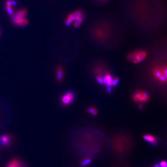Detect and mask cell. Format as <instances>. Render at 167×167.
Here are the masks:
<instances>
[{
  "label": "cell",
  "mask_w": 167,
  "mask_h": 167,
  "mask_svg": "<svg viewBox=\"0 0 167 167\" xmlns=\"http://www.w3.org/2000/svg\"><path fill=\"white\" fill-rule=\"evenodd\" d=\"M12 111L7 102L0 98V129L3 128L11 121Z\"/></svg>",
  "instance_id": "cell-1"
},
{
  "label": "cell",
  "mask_w": 167,
  "mask_h": 167,
  "mask_svg": "<svg viewBox=\"0 0 167 167\" xmlns=\"http://www.w3.org/2000/svg\"><path fill=\"white\" fill-rule=\"evenodd\" d=\"M27 11L25 9H22L15 12L12 15V21L14 25L19 27H23L28 24V22L26 16Z\"/></svg>",
  "instance_id": "cell-2"
},
{
  "label": "cell",
  "mask_w": 167,
  "mask_h": 167,
  "mask_svg": "<svg viewBox=\"0 0 167 167\" xmlns=\"http://www.w3.org/2000/svg\"><path fill=\"white\" fill-rule=\"evenodd\" d=\"M75 93L72 90H67L63 93L59 100L60 105L62 107H66L73 103L75 100Z\"/></svg>",
  "instance_id": "cell-3"
},
{
  "label": "cell",
  "mask_w": 167,
  "mask_h": 167,
  "mask_svg": "<svg viewBox=\"0 0 167 167\" xmlns=\"http://www.w3.org/2000/svg\"><path fill=\"white\" fill-rule=\"evenodd\" d=\"M147 53L144 50H137L131 52L128 55L127 59L134 64H138L145 59L147 57Z\"/></svg>",
  "instance_id": "cell-4"
},
{
  "label": "cell",
  "mask_w": 167,
  "mask_h": 167,
  "mask_svg": "<svg viewBox=\"0 0 167 167\" xmlns=\"http://www.w3.org/2000/svg\"><path fill=\"white\" fill-rule=\"evenodd\" d=\"M132 99L136 102L143 104L149 101L150 96L148 93L145 91L139 90L134 93L132 95Z\"/></svg>",
  "instance_id": "cell-5"
},
{
  "label": "cell",
  "mask_w": 167,
  "mask_h": 167,
  "mask_svg": "<svg viewBox=\"0 0 167 167\" xmlns=\"http://www.w3.org/2000/svg\"><path fill=\"white\" fill-rule=\"evenodd\" d=\"M153 73L155 78L160 82L163 83L166 82L167 78V69L166 67L155 68L153 70Z\"/></svg>",
  "instance_id": "cell-6"
},
{
  "label": "cell",
  "mask_w": 167,
  "mask_h": 167,
  "mask_svg": "<svg viewBox=\"0 0 167 167\" xmlns=\"http://www.w3.org/2000/svg\"><path fill=\"white\" fill-rule=\"evenodd\" d=\"M5 167H27L26 163L17 158H14L9 160Z\"/></svg>",
  "instance_id": "cell-7"
},
{
  "label": "cell",
  "mask_w": 167,
  "mask_h": 167,
  "mask_svg": "<svg viewBox=\"0 0 167 167\" xmlns=\"http://www.w3.org/2000/svg\"><path fill=\"white\" fill-rule=\"evenodd\" d=\"M83 14H84V13L80 10H77L72 12L71 14H69L66 19L65 21L66 25L67 26H69L73 22V21H74L77 18L79 17V16Z\"/></svg>",
  "instance_id": "cell-8"
},
{
  "label": "cell",
  "mask_w": 167,
  "mask_h": 167,
  "mask_svg": "<svg viewBox=\"0 0 167 167\" xmlns=\"http://www.w3.org/2000/svg\"><path fill=\"white\" fill-rule=\"evenodd\" d=\"M12 137L9 134H3L0 135V145L3 146L8 147L12 143Z\"/></svg>",
  "instance_id": "cell-9"
},
{
  "label": "cell",
  "mask_w": 167,
  "mask_h": 167,
  "mask_svg": "<svg viewBox=\"0 0 167 167\" xmlns=\"http://www.w3.org/2000/svg\"><path fill=\"white\" fill-rule=\"evenodd\" d=\"M143 139L152 145H156L158 142V138L153 135L146 134L143 136Z\"/></svg>",
  "instance_id": "cell-10"
},
{
  "label": "cell",
  "mask_w": 167,
  "mask_h": 167,
  "mask_svg": "<svg viewBox=\"0 0 167 167\" xmlns=\"http://www.w3.org/2000/svg\"><path fill=\"white\" fill-rule=\"evenodd\" d=\"M55 75L57 81L59 82L62 81L64 75V68L61 66H59L57 67L55 71Z\"/></svg>",
  "instance_id": "cell-11"
},
{
  "label": "cell",
  "mask_w": 167,
  "mask_h": 167,
  "mask_svg": "<svg viewBox=\"0 0 167 167\" xmlns=\"http://www.w3.org/2000/svg\"><path fill=\"white\" fill-rule=\"evenodd\" d=\"M112 78L111 75L109 72L105 73L103 76V84L106 85L107 87H110L112 85Z\"/></svg>",
  "instance_id": "cell-12"
},
{
  "label": "cell",
  "mask_w": 167,
  "mask_h": 167,
  "mask_svg": "<svg viewBox=\"0 0 167 167\" xmlns=\"http://www.w3.org/2000/svg\"><path fill=\"white\" fill-rule=\"evenodd\" d=\"M87 112L92 115L96 116L98 114L97 110L94 107H90L88 108Z\"/></svg>",
  "instance_id": "cell-13"
},
{
  "label": "cell",
  "mask_w": 167,
  "mask_h": 167,
  "mask_svg": "<svg viewBox=\"0 0 167 167\" xmlns=\"http://www.w3.org/2000/svg\"><path fill=\"white\" fill-rule=\"evenodd\" d=\"M91 162H92V160L91 159L87 158H85L82 160L80 162V164L83 166H87Z\"/></svg>",
  "instance_id": "cell-14"
},
{
  "label": "cell",
  "mask_w": 167,
  "mask_h": 167,
  "mask_svg": "<svg viewBox=\"0 0 167 167\" xmlns=\"http://www.w3.org/2000/svg\"><path fill=\"white\" fill-rule=\"evenodd\" d=\"M119 82V79L118 78H115L113 79L112 80V85L111 86H116L118 84Z\"/></svg>",
  "instance_id": "cell-15"
},
{
  "label": "cell",
  "mask_w": 167,
  "mask_h": 167,
  "mask_svg": "<svg viewBox=\"0 0 167 167\" xmlns=\"http://www.w3.org/2000/svg\"><path fill=\"white\" fill-rule=\"evenodd\" d=\"M7 11L9 13V14L12 15L13 14V10H12V7L11 6H6Z\"/></svg>",
  "instance_id": "cell-16"
},
{
  "label": "cell",
  "mask_w": 167,
  "mask_h": 167,
  "mask_svg": "<svg viewBox=\"0 0 167 167\" xmlns=\"http://www.w3.org/2000/svg\"><path fill=\"white\" fill-rule=\"evenodd\" d=\"M159 166L160 167H167V163L165 161H161L160 163Z\"/></svg>",
  "instance_id": "cell-17"
},
{
  "label": "cell",
  "mask_w": 167,
  "mask_h": 167,
  "mask_svg": "<svg viewBox=\"0 0 167 167\" xmlns=\"http://www.w3.org/2000/svg\"><path fill=\"white\" fill-rule=\"evenodd\" d=\"M154 167H160L159 165H158V164H156V165H155V166Z\"/></svg>",
  "instance_id": "cell-18"
}]
</instances>
